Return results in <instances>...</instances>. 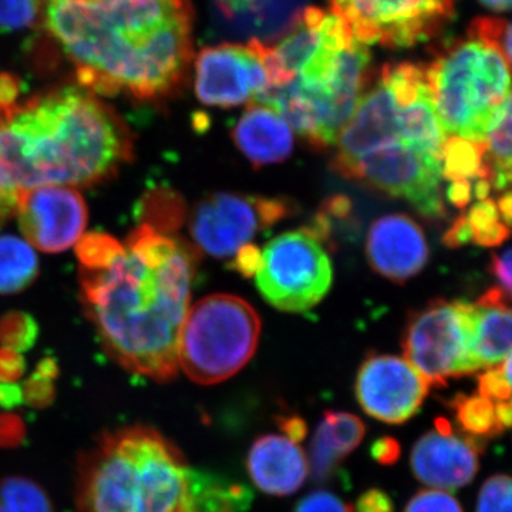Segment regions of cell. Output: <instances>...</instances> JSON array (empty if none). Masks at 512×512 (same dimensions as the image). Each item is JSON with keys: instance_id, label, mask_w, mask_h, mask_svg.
I'll list each match as a JSON object with an SVG mask.
<instances>
[{"instance_id": "1", "label": "cell", "mask_w": 512, "mask_h": 512, "mask_svg": "<svg viewBox=\"0 0 512 512\" xmlns=\"http://www.w3.org/2000/svg\"><path fill=\"white\" fill-rule=\"evenodd\" d=\"M42 19L87 92L160 101L187 79L191 0H45Z\"/></svg>"}, {"instance_id": "2", "label": "cell", "mask_w": 512, "mask_h": 512, "mask_svg": "<svg viewBox=\"0 0 512 512\" xmlns=\"http://www.w3.org/2000/svg\"><path fill=\"white\" fill-rule=\"evenodd\" d=\"M197 262V249L143 224L109 268H80L84 311L106 352L128 372L156 382L177 376Z\"/></svg>"}, {"instance_id": "3", "label": "cell", "mask_w": 512, "mask_h": 512, "mask_svg": "<svg viewBox=\"0 0 512 512\" xmlns=\"http://www.w3.org/2000/svg\"><path fill=\"white\" fill-rule=\"evenodd\" d=\"M131 158L130 130L96 94L64 87L20 101L0 120V222L19 191L101 183Z\"/></svg>"}, {"instance_id": "4", "label": "cell", "mask_w": 512, "mask_h": 512, "mask_svg": "<svg viewBox=\"0 0 512 512\" xmlns=\"http://www.w3.org/2000/svg\"><path fill=\"white\" fill-rule=\"evenodd\" d=\"M271 107L311 146L336 143L370 84V53L333 12L308 6L266 55Z\"/></svg>"}, {"instance_id": "5", "label": "cell", "mask_w": 512, "mask_h": 512, "mask_svg": "<svg viewBox=\"0 0 512 512\" xmlns=\"http://www.w3.org/2000/svg\"><path fill=\"white\" fill-rule=\"evenodd\" d=\"M188 466L153 427L134 424L101 434L80 458L79 512H184Z\"/></svg>"}, {"instance_id": "6", "label": "cell", "mask_w": 512, "mask_h": 512, "mask_svg": "<svg viewBox=\"0 0 512 512\" xmlns=\"http://www.w3.org/2000/svg\"><path fill=\"white\" fill-rule=\"evenodd\" d=\"M446 138L434 107L426 67L387 64L336 138L338 151L332 167L345 177L366 154L397 143L410 144L441 158Z\"/></svg>"}, {"instance_id": "7", "label": "cell", "mask_w": 512, "mask_h": 512, "mask_svg": "<svg viewBox=\"0 0 512 512\" xmlns=\"http://www.w3.org/2000/svg\"><path fill=\"white\" fill-rule=\"evenodd\" d=\"M424 67L446 134L485 141L511 106L510 63L494 47L468 36L444 47Z\"/></svg>"}, {"instance_id": "8", "label": "cell", "mask_w": 512, "mask_h": 512, "mask_svg": "<svg viewBox=\"0 0 512 512\" xmlns=\"http://www.w3.org/2000/svg\"><path fill=\"white\" fill-rule=\"evenodd\" d=\"M261 335V319L244 299L211 295L188 309L178 366L198 384L224 382L254 356Z\"/></svg>"}, {"instance_id": "9", "label": "cell", "mask_w": 512, "mask_h": 512, "mask_svg": "<svg viewBox=\"0 0 512 512\" xmlns=\"http://www.w3.org/2000/svg\"><path fill=\"white\" fill-rule=\"evenodd\" d=\"M404 356L429 386L480 370L473 348V308L467 302L434 301L410 319Z\"/></svg>"}, {"instance_id": "10", "label": "cell", "mask_w": 512, "mask_h": 512, "mask_svg": "<svg viewBox=\"0 0 512 512\" xmlns=\"http://www.w3.org/2000/svg\"><path fill=\"white\" fill-rule=\"evenodd\" d=\"M256 285L279 311L302 313L318 305L332 285V262L309 229L286 232L266 245Z\"/></svg>"}, {"instance_id": "11", "label": "cell", "mask_w": 512, "mask_h": 512, "mask_svg": "<svg viewBox=\"0 0 512 512\" xmlns=\"http://www.w3.org/2000/svg\"><path fill=\"white\" fill-rule=\"evenodd\" d=\"M363 45L412 47L453 19L456 0H329Z\"/></svg>"}, {"instance_id": "12", "label": "cell", "mask_w": 512, "mask_h": 512, "mask_svg": "<svg viewBox=\"0 0 512 512\" xmlns=\"http://www.w3.org/2000/svg\"><path fill=\"white\" fill-rule=\"evenodd\" d=\"M392 197L409 201L427 218L446 214L441 191V158L397 143L366 154L345 175Z\"/></svg>"}, {"instance_id": "13", "label": "cell", "mask_w": 512, "mask_h": 512, "mask_svg": "<svg viewBox=\"0 0 512 512\" xmlns=\"http://www.w3.org/2000/svg\"><path fill=\"white\" fill-rule=\"evenodd\" d=\"M288 214V202L279 198L221 192L195 207L191 235L198 248L214 258H232L259 232Z\"/></svg>"}, {"instance_id": "14", "label": "cell", "mask_w": 512, "mask_h": 512, "mask_svg": "<svg viewBox=\"0 0 512 512\" xmlns=\"http://www.w3.org/2000/svg\"><path fill=\"white\" fill-rule=\"evenodd\" d=\"M266 45L204 47L195 59V93L207 106L235 107L256 101L269 87L265 66Z\"/></svg>"}, {"instance_id": "15", "label": "cell", "mask_w": 512, "mask_h": 512, "mask_svg": "<svg viewBox=\"0 0 512 512\" xmlns=\"http://www.w3.org/2000/svg\"><path fill=\"white\" fill-rule=\"evenodd\" d=\"M423 375L402 357L375 355L360 367L356 397L373 419L403 424L416 416L429 393Z\"/></svg>"}, {"instance_id": "16", "label": "cell", "mask_w": 512, "mask_h": 512, "mask_svg": "<svg viewBox=\"0 0 512 512\" xmlns=\"http://www.w3.org/2000/svg\"><path fill=\"white\" fill-rule=\"evenodd\" d=\"M15 212L30 244L52 254L79 241L89 215L82 195L62 185H37L19 191Z\"/></svg>"}, {"instance_id": "17", "label": "cell", "mask_w": 512, "mask_h": 512, "mask_svg": "<svg viewBox=\"0 0 512 512\" xmlns=\"http://www.w3.org/2000/svg\"><path fill=\"white\" fill-rule=\"evenodd\" d=\"M473 440L458 436L446 419L424 434L412 451V471L421 483L436 490H458L476 477L480 460Z\"/></svg>"}, {"instance_id": "18", "label": "cell", "mask_w": 512, "mask_h": 512, "mask_svg": "<svg viewBox=\"0 0 512 512\" xmlns=\"http://www.w3.org/2000/svg\"><path fill=\"white\" fill-rule=\"evenodd\" d=\"M309 0H211L212 23L231 39L271 45L295 28Z\"/></svg>"}, {"instance_id": "19", "label": "cell", "mask_w": 512, "mask_h": 512, "mask_svg": "<svg viewBox=\"0 0 512 512\" xmlns=\"http://www.w3.org/2000/svg\"><path fill=\"white\" fill-rule=\"evenodd\" d=\"M366 254L377 274L403 284L426 266L429 245L423 229L412 218L384 215L370 227Z\"/></svg>"}, {"instance_id": "20", "label": "cell", "mask_w": 512, "mask_h": 512, "mask_svg": "<svg viewBox=\"0 0 512 512\" xmlns=\"http://www.w3.org/2000/svg\"><path fill=\"white\" fill-rule=\"evenodd\" d=\"M248 471L259 490L284 497L305 483L309 461L299 443L279 434H266L249 450Z\"/></svg>"}, {"instance_id": "21", "label": "cell", "mask_w": 512, "mask_h": 512, "mask_svg": "<svg viewBox=\"0 0 512 512\" xmlns=\"http://www.w3.org/2000/svg\"><path fill=\"white\" fill-rule=\"evenodd\" d=\"M239 150L255 167L281 163L293 150L292 128L271 107L254 103L232 131Z\"/></svg>"}, {"instance_id": "22", "label": "cell", "mask_w": 512, "mask_h": 512, "mask_svg": "<svg viewBox=\"0 0 512 512\" xmlns=\"http://www.w3.org/2000/svg\"><path fill=\"white\" fill-rule=\"evenodd\" d=\"M500 288L484 293L473 308V348L480 369L495 367L511 356V311Z\"/></svg>"}, {"instance_id": "23", "label": "cell", "mask_w": 512, "mask_h": 512, "mask_svg": "<svg viewBox=\"0 0 512 512\" xmlns=\"http://www.w3.org/2000/svg\"><path fill=\"white\" fill-rule=\"evenodd\" d=\"M365 434L366 426L355 414L325 413L311 446V468L315 480H328L339 461L359 447Z\"/></svg>"}, {"instance_id": "24", "label": "cell", "mask_w": 512, "mask_h": 512, "mask_svg": "<svg viewBox=\"0 0 512 512\" xmlns=\"http://www.w3.org/2000/svg\"><path fill=\"white\" fill-rule=\"evenodd\" d=\"M252 500L247 485L188 467L184 512H244Z\"/></svg>"}, {"instance_id": "25", "label": "cell", "mask_w": 512, "mask_h": 512, "mask_svg": "<svg viewBox=\"0 0 512 512\" xmlns=\"http://www.w3.org/2000/svg\"><path fill=\"white\" fill-rule=\"evenodd\" d=\"M485 141L451 136L441 148V175L451 183L487 180L493 185V170L485 160Z\"/></svg>"}, {"instance_id": "26", "label": "cell", "mask_w": 512, "mask_h": 512, "mask_svg": "<svg viewBox=\"0 0 512 512\" xmlns=\"http://www.w3.org/2000/svg\"><path fill=\"white\" fill-rule=\"evenodd\" d=\"M39 272L37 256L28 242L0 237V293H16L28 288Z\"/></svg>"}, {"instance_id": "27", "label": "cell", "mask_w": 512, "mask_h": 512, "mask_svg": "<svg viewBox=\"0 0 512 512\" xmlns=\"http://www.w3.org/2000/svg\"><path fill=\"white\" fill-rule=\"evenodd\" d=\"M0 512H55V508L35 481L12 476L0 480Z\"/></svg>"}, {"instance_id": "28", "label": "cell", "mask_w": 512, "mask_h": 512, "mask_svg": "<svg viewBox=\"0 0 512 512\" xmlns=\"http://www.w3.org/2000/svg\"><path fill=\"white\" fill-rule=\"evenodd\" d=\"M453 409L456 412L457 423L464 433L470 436L493 437L495 434L503 433L495 413V403L480 394H458L453 400Z\"/></svg>"}, {"instance_id": "29", "label": "cell", "mask_w": 512, "mask_h": 512, "mask_svg": "<svg viewBox=\"0 0 512 512\" xmlns=\"http://www.w3.org/2000/svg\"><path fill=\"white\" fill-rule=\"evenodd\" d=\"M464 217L470 228L471 241L483 247H497L510 235V227L501 217L497 202L488 198L473 205Z\"/></svg>"}, {"instance_id": "30", "label": "cell", "mask_w": 512, "mask_h": 512, "mask_svg": "<svg viewBox=\"0 0 512 512\" xmlns=\"http://www.w3.org/2000/svg\"><path fill=\"white\" fill-rule=\"evenodd\" d=\"M140 210L144 225L157 229L163 234H170L183 224V200L180 195L170 191L151 192L141 202Z\"/></svg>"}, {"instance_id": "31", "label": "cell", "mask_w": 512, "mask_h": 512, "mask_svg": "<svg viewBox=\"0 0 512 512\" xmlns=\"http://www.w3.org/2000/svg\"><path fill=\"white\" fill-rule=\"evenodd\" d=\"M124 251V244L103 232H92L80 239L76 247L80 268L99 271L109 268Z\"/></svg>"}, {"instance_id": "32", "label": "cell", "mask_w": 512, "mask_h": 512, "mask_svg": "<svg viewBox=\"0 0 512 512\" xmlns=\"http://www.w3.org/2000/svg\"><path fill=\"white\" fill-rule=\"evenodd\" d=\"M39 336L35 318L25 312H10L0 319V345L2 348L23 353L32 348Z\"/></svg>"}, {"instance_id": "33", "label": "cell", "mask_w": 512, "mask_h": 512, "mask_svg": "<svg viewBox=\"0 0 512 512\" xmlns=\"http://www.w3.org/2000/svg\"><path fill=\"white\" fill-rule=\"evenodd\" d=\"M59 373L57 363L52 357L43 359L37 365L36 372L23 383V402L30 404L37 409L49 406L55 399V380Z\"/></svg>"}, {"instance_id": "34", "label": "cell", "mask_w": 512, "mask_h": 512, "mask_svg": "<svg viewBox=\"0 0 512 512\" xmlns=\"http://www.w3.org/2000/svg\"><path fill=\"white\" fill-rule=\"evenodd\" d=\"M45 0H0V32H20L36 25Z\"/></svg>"}, {"instance_id": "35", "label": "cell", "mask_w": 512, "mask_h": 512, "mask_svg": "<svg viewBox=\"0 0 512 512\" xmlns=\"http://www.w3.org/2000/svg\"><path fill=\"white\" fill-rule=\"evenodd\" d=\"M468 36L494 47L511 63V26L507 20L478 18L468 28Z\"/></svg>"}, {"instance_id": "36", "label": "cell", "mask_w": 512, "mask_h": 512, "mask_svg": "<svg viewBox=\"0 0 512 512\" xmlns=\"http://www.w3.org/2000/svg\"><path fill=\"white\" fill-rule=\"evenodd\" d=\"M478 394L494 403L511 399V356L478 377Z\"/></svg>"}, {"instance_id": "37", "label": "cell", "mask_w": 512, "mask_h": 512, "mask_svg": "<svg viewBox=\"0 0 512 512\" xmlns=\"http://www.w3.org/2000/svg\"><path fill=\"white\" fill-rule=\"evenodd\" d=\"M477 512H511V478L498 474L488 478L478 495Z\"/></svg>"}, {"instance_id": "38", "label": "cell", "mask_w": 512, "mask_h": 512, "mask_svg": "<svg viewBox=\"0 0 512 512\" xmlns=\"http://www.w3.org/2000/svg\"><path fill=\"white\" fill-rule=\"evenodd\" d=\"M404 512H463V508L447 491L424 490L414 495Z\"/></svg>"}, {"instance_id": "39", "label": "cell", "mask_w": 512, "mask_h": 512, "mask_svg": "<svg viewBox=\"0 0 512 512\" xmlns=\"http://www.w3.org/2000/svg\"><path fill=\"white\" fill-rule=\"evenodd\" d=\"M295 512H353L350 505L343 503L338 495L329 491H313L296 505Z\"/></svg>"}, {"instance_id": "40", "label": "cell", "mask_w": 512, "mask_h": 512, "mask_svg": "<svg viewBox=\"0 0 512 512\" xmlns=\"http://www.w3.org/2000/svg\"><path fill=\"white\" fill-rule=\"evenodd\" d=\"M23 93V80L13 73H0V120L15 109Z\"/></svg>"}, {"instance_id": "41", "label": "cell", "mask_w": 512, "mask_h": 512, "mask_svg": "<svg viewBox=\"0 0 512 512\" xmlns=\"http://www.w3.org/2000/svg\"><path fill=\"white\" fill-rule=\"evenodd\" d=\"M26 363L22 353L0 348V383L13 384L25 375Z\"/></svg>"}, {"instance_id": "42", "label": "cell", "mask_w": 512, "mask_h": 512, "mask_svg": "<svg viewBox=\"0 0 512 512\" xmlns=\"http://www.w3.org/2000/svg\"><path fill=\"white\" fill-rule=\"evenodd\" d=\"M25 439V424L12 413L0 416V446H18Z\"/></svg>"}, {"instance_id": "43", "label": "cell", "mask_w": 512, "mask_h": 512, "mask_svg": "<svg viewBox=\"0 0 512 512\" xmlns=\"http://www.w3.org/2000/svg\"><path fill=\"white\" fill-rule=\"evenodd\" d=\"M262 251L254 245H244L237 254L234 255V259L231 262V268L238 271L239 274L244 276H254L259 271L261 266Z\"/></svg>"}, {"instance_id": "44", "label": "cell", "mask_w": 512, "mask_h": 512, "mask_svg": "<svg viewBox=\"0 0 512 512\" xmlns=\"http://www.w3.org/2000/svg\"><path fill=\"white\" fill-rule=\"evenodd\" d=\"M356 510L357 512H394V507L389 495L373 488L360 495Z\"/></svg>"}, {"instance_id": "45", "label": "cell", "mask_w": 512, "mask_h": 512, "mask_svg": "<svg viewBox=\"0 0 512 512\" xmlns=\"http://www.w3.org/2000/svg\"><path fill=\"white\" fill-rule=\"evenodd\" d=\"M372 456L383 466L394 464L400 457V446L392 437H383L377 440L372 447Z\"/></svg>"}, {"instance_id": "46", "label": "cell", "mask_w": 512, "mask_h": 512, "mask_svg": "<svg viewBox=\"0 0 512 512\" xmlns=\"http://www.w3.org/2000/svg\"><path fill=\"white\" fill-rule=\"evenodd\" d=\"M511 265H512V259H511V249L505 248V251L503 254L495 255L494 261H493V272L494 275L497 276L498 282H500L501 289L505 293H507L508 296L511 295Z\"/></svg>"}, {"instance_id": "47", "label": "cell", "mask_w": 512, "mask_h": 512, "mask_svg": "<svg viewBox=\"0 0 512 512\" xmlns=\"http://www.w3.org/2000/svg\"><path fill=\"white\" fill-rule=\"evenodd\" d=\"M471 241L470 228H468L466 217H460L454 222L453 227L448 229L444 242L450 248L461 247Z\"/></svg>"}, {"instance_id": "48", "label": "cell", "mask_w": 512, "mask_h": 512, "mask_svg": "<svg viewBox=\"0 0 512 512\" xmlns=\"http://www.w3.org/2000/svg\"><path fill=\"white\" fill-rule=\"evenodd\" d=\"M473 197V183L470 181H457L451 183L447 190V198L456 207H466Z\"/></svg>"}, {"instance_id": "49", "label": "cell", "mask_w": 512, "mask_h": 512, "mask_svg": "<svg viewBox=\"0 0 512 512\" xmlns=\"http://www.w3.org/2000/svg\"><path fill=\"white\" fill-rule=\"evenodd\" d=\"M23 403L22 387L18 384L0 383V407L5 410H12Z\"/></svg>"}, {"instance_id": "50", "label": "cell", "mask_w": 512, "mask_h": 512, "mask_svg": "<svg viewBox=\"0 0 512 512\" xmlns=\"http://www.w3.org/2000/svg\"><path fill=\"white\" fill-rule=\"evenodd\" d=\"M279 426H281L282 431H284V436L288 437L295 441V443H299L305 439L306 436V424L305 421L301 419V417H284L282 421H279Z\"/></svg>"}, {"instance_id": "51", "label": "cell", "mask_w": 512, "mask_h": 512, "mask_svg": "<svg viewBox=\"0 0 512 512\" xmlns=\"http://www.w3.org/2000/svg\"><path fill=\"white\" fill-rule=\"evenodd\" d=\"M511 403L508 402L495 403V413H497L498 424L501 431H505L511 424Z\"/></svg>"}, {"instance_id": "52", "label": "cell", "mask_w": 512, "mask_h": 512, "mask_svg": "<svg viewBox=\"0 0 512 512\" xmlns=\"http://www.w3.org/2000/svg\"><path fill=\"white\" fill-rule=\"evenodd\" d=\"M498 210H500L501 217L505 224L510 227L511 224V192H505V194L501 195L500 200L497 202Z\"/></svg>"}, {"instance_id": "53", "label": "cell", "mask_w": 512, "mask_h": 512, "mask_svg": "<svg viewBox=\"0 0 512 512\" xmlns=\"http://www.w3.org/2000/svg\"><path fill=\"white\" fill-rule=\"evenodd\" d=\"M488 9H493L495 12H507L511 6V0H480Z\"/></svg>"}, {"instance_id": "54", "label": "cell", "mask_w": 512, "mask_h": 512, "mask_svg": "<svg viewBox=\"0 0 512 512\" xmlns=\"http://www.w3.org/2000/svg\"><path fill=\"white\" fill-rule=\"evenodd\" d=\"M80 2H84V3H97V2H101V0H80Z\"/></svg>"}]
</instances>
